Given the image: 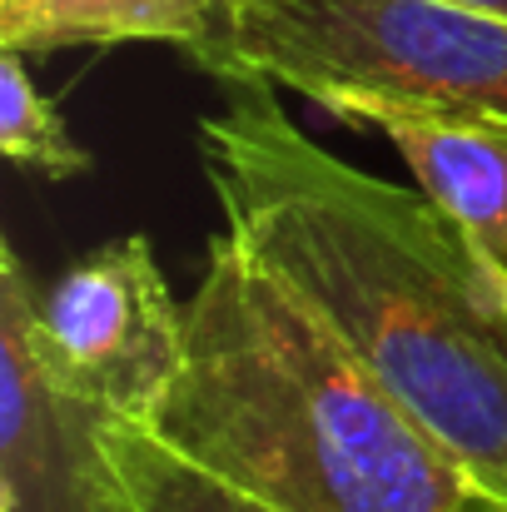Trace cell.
Listing matches in <instances>:
<instances>
[{
	"label": "cell",
	"mask_w": 507,
	"mask_h": 512,
	"mask_svg": "<svg viewBox=\"0 0 507 512\" xmlns=\"http://www.w3.org/2000/svg\"><path fill=\"white\" fill-rule=\"evenodd\" d=\"M463 5H473V10H483V15H498V20H507V0H463Z\"/></svg>",
	"instance_id": "cell-11"
},
{
	"label": "cell",
	"mask_w": 507,
	"mask_h": 512,
	"mask_svg": "<svg viewBox=\"0 0 507 512\" xmlns=\"http://www.w3.org/2000/svg\"><path fill=\"white\" fill-rule=\"evenodd\" d=\"M224 30V0H0V50L160 40L199 60Z\"/></svg>",
	"instance_id": "cell-7"
},
{
	"label": "cell",
	"mask_w": 507,
	"mask_h": 512,
	"mask_svg": "<svg viewBox=\"0 0 507 512\" xmlns=\"http://www.w3.org/2000/svg\"><path fill=\"white\" fill-rule=\"evenodd\" d=\"M458 512H507V503H498V498H488V493H473L468 503Z\"/></svg>",
	"instance_id": "cell-10"
},
{
	"label": "cell",
	"mask_w": 507,
	"mask_h": 512,
	"mask_svg": "<svg viewBox=\"0 0 507 512\" xmlns=\"http://www.w3.org/2000/svg\"><path fill=\"white\" fill-rule=\"evenodd\" d=\"M199 165L224 229L269 264L373 378L507 503V279L443 209L319 150L264 75H219Z\"/></svg>",
	"instance_id": "cell-1"
},
{
	"label": "cell",
	"mask_w": 507,
	"mask_h": 512,
	"mask_svg": "<svg viewBox=\"0 0 507 512\" xmlns=\"http://www.w3.org/2000/svg\"><path fill=\"white\" fill-rule=\"evenodd\" d=\"M343 120L393 140L423 199H433L473 254L507 279V120L408 105H363Z\"/></svg>",
	"instance_id": "cell-6"
},
{
	"label": "cell",
	"mask_w": 507,
	"mask_h": 512,
	"mask_svg": "<svg viewBox=\"0 0 507 512\" xmlns=\"http://www.w3.org/2000/svg\"><path fill=\"white\" fill-rule=\"evenodd\" d=\"M40 334L85 398L115 423L150 428L184 358V304H174L150 239L125 234L40 294Z\"/></svg>",
	"instance_id": "cell-5"
},
{
	"label": "cell",
	"mask_w": 507,
	"mask_h": 512,
	"mask_svg": "<svg viewBox=\"0 0 507 512\" xmlns=\"http://www.w3.org/2000/svg\"><path fill=\"white\" fill-rule=\"evenodd\" d=\"M0 155L50 184L90 174V150L75 145L55 100L40 95V85L25 75L20 50H0Z\"/></svg>",
	"instance_id": "cell-9"
},
{
	"label": "cell",
	"mask_w": 507,
	"mask_h": 512,
	"mask_svg": "<svg viewBox=\"0 0 507 512\" xmlns=\"http://www.w3.org/2000/svg\"><path fill=\"white\" fill-rule=\"evenodd\" d=\"M110 413L85 398L40 334V289L0 249V512H130Z\"/></svg>",
	"instance_id": "cell-4"
},
{
	"label": "cell",
	"mask_w": 507,
	"mask_h": 512,
	"mask_svg": "<svg viewBox=\"0 0 507 512\" xmlns=\"http://www.w3.org/2000/svg\"><path fill=\"white\" fill-rule=\"evenodd\" d=\"M194 65L264 75L338 120L363 105L507 120V20L463 0H229Z\"/></svg>",
	"instance_id": "cell-3"
},
{
	"label": "cell",
	"mask_w": 507,
	"mask_h": 512,
	"mask_svg": "<svg viewBox=\"0 0 507 512\" xmlns=\"http://www.w3.org/2000/svg\"><path fill=\"white\" fill-rule=\"evenodd\" d=\"M224 10H229V0H224Z\"/></svg>",
	"instance_id": "cell-12"
},
{
	"label": "cell",
	"mask_w": 507,
	"mask_h": 512,
	"mask_svg": "<svg viewBox=\"0 0 507 512\" xmlns=\"http://www.w3.org/2000/svg\"><path fill=\"white\" fill-rule=\"evenodd\" d=\"M284 512H458L478 488L373 368L229 229L184 304V358L150 423Z\"/></svg>",
	"instance_id": "cell-2"
},
{
	"label": "cell",
	"mask_w": 507,
	"mask_h": 512,
	"mask_svg": "<svg viewBox=\"0 0 507 512\" xmlns=\"http://www.w3.org/2000/svg\"><path fill=\"white\" fill-rule=\"evenodd\" d=\"M105 443L125 478L130 512H284L234 488L229 478L199 468L194 458H184L179 448H169L160 433L140 423H110Z\"/></svg>",
	"instance_id": "cell-8"
}]
</instances>
